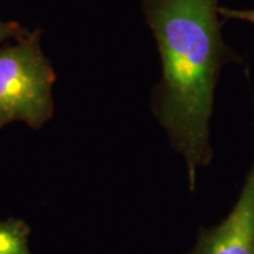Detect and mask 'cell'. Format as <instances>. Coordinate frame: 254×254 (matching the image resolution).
<instances>
[{
	"instance_id": "obj_5",
	"label": "cell",
	"mask_w": 254,
	"mask_h": 254,
	"mask_svg": "<svg viewBox=\"0 0 254 254\" xmlns=\"http://www.w3.org/2000/svg\"><path fill=\"white\" fill-rule=\"evenodd\" d=\"M30 34V31L15 21H2L0 19V46L9 40H20Z\"/></svg>"
},
{
	"instance_id": "obj_1",
	"label": "cell",
	"mask_w": 254,
	"mask_h": 254,
	"mask_svg": "<svg viewBox=\"0 0 254 254\" xmlns=\"http://www.w3.org/2000/svg\"><path fill=\"white\" fill-rule=\"evenodd\" d=\"M218 1L141 0L161 62L152 112L185 160L190 192L198 171L213 158L209 120L221 68L240 62L222 38Z\"/></svg>"
},
{
	"instance_id": "obj_2",
	"label": "cell",
	"mask_w": 254,
	"mask_h": 254,
	"mask_svg": "<svg viewBox=\"0 0 254 254\" xmlns=\"http://www.w3.org/2000/svg\"><path fill=\"white\" fill-rule=\"evenodd\" d=\"M41 31L0 46V128L24 123L39 129L52 118L56 73L40 46Z\"/></svg>"
},
{
	"instance_id": "obj_6",
	"label": "cell",
	"mask_w": 254,
	"mask_h": 254,
	"mask_svg": "<svg viewBox=\"0 0 254 254\" xmlns=\"http://www.w3.org/2000/svg\"><path fill=\"white\" fill-rule=\"evenodd\" d=\"M219 14L224 20H243L254 25V8H230L219 6Z\"/></svg>"
},
{
	"instance_id": "obj_3",
	"label": "cell",
	"mask_w": 254,
	"mask_h": 254,
	"mask_svg": "<svg viewBox=\"0 0 254 254\" xmlns=\"http://www.w3.org/2000/svg\"><path fill=\"white\" fill-rule=\"evenodd\" d=\"M189 254H254V159L230 214L217 226L200 227Z\"/></svg>"
},
{
	"instance_id": "obj_4",
	"label": "cell",
	"mask_w": 254,
	"mask_h": 254,
	"mask_svg": "<svg viewBox=\"0 0 254 254\" xmlns=\"http://www.w3.org/2000/svg\"><path fill=\"white\" fill-rule=\"evenodd\" d=\"M30 227L20 219L0 221V254H32L28 246Z\"/></svg>"
}]
</instances>
